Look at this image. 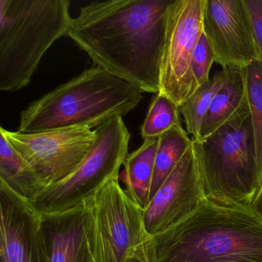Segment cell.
<instances>
[{
	"mask_svg": "<svg viewBox=\"0 0 262 262\" xmlns=\"http://www.w3.org/2000/svg\"><path fill=\"white\" fill-rule=\"evenodd\" d=\"M0 181L31 202L45 189L42 182L22 156L0 134Z\"/></svg>",
	"mask_w": 262,
	"mask_h": 262,
	"instance_id": "cell-16",
	"label": "cell"
},
{
	"mask_svg": "<svg viewBox=\"0 0 262 262\" xmlns=\"http://www.w3.org/2000/svg\"><path fill=\"white\" fill-rule=\"evenodd\" d=\"M245 70L247 95L257 151L259 184L262 179V62H252Z\"/></svg>",
	"mask_w": 262,
	"mask_h": 262,
	"instance_id": "cell-19",
	"label": "cell"
},
{
	"mask_svg": "<svg viewBox=\"0 0 262 262\" xmlns=\"http://www.w3.org/2000/svg\"><path fill=\"white\" fill-rule=\"evenodd\" d=\"M227 70L226 80L214 96L204 119L200 140L208 137L224 125L248 97L245 69Z\"/></svg>",
	"mask_w": 262,
	"mask_h": 262,
	"instance_id": "cell-14",
	"label": "cell"
},
{
	"mask_svg": "<svg viewBox=\"0 0 262 262\" xmlns=\"http://www.w3.org/2000/svg\"><path fill=\"white\" fill-rule=\"evenodd\" d=\"M262 62V0H244Z\"/></svg>",
	"mask_w": 262,
	"mask_h": 262,
	"instance_id": "cell-22",
	"label": "cell"
},
{
	"mask_svg": "<svg viewBox=\"0 0 262 262\" xmlns=\"http://www.w3.org/2000/svg\"><path fill=\"white\" fill-rule=\"evenodd\" d=\"M172 1H95L80 9L67 36L96 67L144 93L157 95L167 15Z\"/></svg>",
	"mask_w": 262,
	"mask_h": 262,
	"instance_id": "cell-1",
	"label": "cell"
},
{
	"mask_svg": "<svg viewBox=\"0 0 262 262\" xmlns=\"http://www.w3.org/2000/svg\"><path fill=\"white\" fill-rule=\"evenodd\" d=\"M152 237L157 262H262V219L243 205L207 199Z\"/></svg>",
	"mask_w": 262,
	"mask_h": 262,
	"instance_id": "cell-2",
	"label": "cell"
},
{
	"mask_svg": "<svg viewBox=\"0 0 262 262\" xmlns=\"http://www.w3.org/2000/svg\"><path fill=\"white\" fill-rule=\"evenodd\" d=\"M192 143V139L184 129L182 124L176 125L158 138L150 201L190 149Z\"/></svg>",
	"mask_w": 262,
	"mask_h": 262,
	"instance_id": "cell-17",
	"label": "cell"
},
{
	"mask_svg": "<svg viewBox=\"0 0 262 262\" xmlns=\"http://www.w3.org/2000/svg\"><path fill=\"white\" fill-rule=\"evenodd\" d=\"M193 145L207 199L250 207L258 172L248 97L224 125L205 139L193 141Z\"/></svg>",
	"mask_w": 262,
	"mask_h": 262,
	"instance_id": "cell-5",
	"label": "cell"
},
{
	"mask_svg": "<svg viewBox=\"0 0 262 262\" xmlns=\"http://www.w3.org/2000/svg\"><path fill=\"white\" fill-rule=\"evenodd\" d=\"M214 54L205 33H202L191 61V73L198 87L209 81V73L214 63Z\"/></svg>",
	"mask_w": 262,
	"mask_h": 262,
	"instance_id": "cell-21",
	"label": "cell"
},
{
	"mask_svg": "<svg viewBox=\"0 0 262 262\" xmlns=\"http://www.w3.org/2000/svg\"><path fill=\"white\" fill-rule=\"evenodd\" d=\"M95 262H128L148 234L144 208L122 188L119 176L92 197Z\"/></svg>",
	"mask_w": 262,
	"mask_h": 262,
	"instance_id": "cell-7",
	"label": "cell"
},
{
	"mask_svg": "<svg viewBox=\"0 0 262 262\" xmlns=\"http://www.w3.org/2000/svg\"><path fill=\"white\" fill-rule=\"evenodd\" d=\"M194 145L144 209L145 231L156 236L195 212L207 200Z\"/></svg>",
	"mask_w": 262,
	"mask_h": 262,
	"instance_id": "cell-11",
	"label": "cell"
},
{
	"mask_svg": "<svg viewBox=\"0 0 262 262\" xmlns=\"http://www.w3.org/2000/svg\"><path fill=\"white\" fill-rule=\"evenodd\" d=\"M203 33L222 70H243L260 61L244 0H205Z\"/></svg>",
	"mask_w": 262,
	"mask_h": 262,
	"instance_id": "cell-10",
	"label": "cell"
},
{
	"mask_svg": "<svg viewBox=\"0 0 262 262\" xmlns=\"http://www.w3.org/2000/svg\"><path fill=\"white\" fill-rule=\"evenodd\" d=\"M179 107L169 98L157 94L150 105L141 127L143 140L160 137L176 125L182 124Z\"/></svg>",
	"mask_w": 262,
	"mask_h": 262,
	"instance_id": "cell-20",
	"label": "cell"
},
{
	"mask_svg": "<svg viewBox=\"0 0 262 262\" xmlns=\"http://www.w3.org/2000/svg\"><path fill=\"white\" fill-rule=\"evenodd\" d=\"M10 145L33 168L46 188L72 174L90 152L95 129L73 127L39 133H21L0 127Z\"/></svg>",
	"mask_w": 262,
	"mask_h": 262,
	"instance_id": "cell-9",
	"label": "cell"
},
{
	"mask_svg": "<svg viewBox=\"0 0 262 262\" xmlns=\"http://www.w3.org/2000/svg\"><path fill=\"white\" fill-rule=\"evenodd\" d=\"M95 132L94 143L79 167L30 202L38 214L62 212L75 208L93 197L110 179L119 176L128 155L131 137L123 119L113 118Z\"/></svg>",
	"mask_w": 262,
	"mask_h": 262,
	"instance_id": "cell-6",
	"label": "cell"
},
{
	"mask_svg": "<svg viewBox=\"0 0 262 262\" xmlns=\"http://www.w3.org/2000/svg\"><path fill=\"white\" fill-rule=\"evenodd\" d=\"M128 262H157L154 240L148 235Z\"/></svg>",
	"mask_w": 262,
	"mask_h": 262,
	"instance_id": "cell-23",
	"label": "cell"
},
{
	"mask_svg": "<svg viewBox=\"0 0 262 262\" xmlns=\"http://www.w3.org/2000/svg\"><path fill=\"white\" fill-rule=\"evenodd\" d=\"M144 92L99 67H92L30 104L18 132L39 133L73 127L97 128L134 110Z\"/></svg>",
	"mask_w": 262,
	"mask_h": 262,
	"instance_id": "cell-3",
	"label": "cell"
},
{
	"mask_svg": "<svg viewBox=\"0 0 262 262\" xmlns=\"http://www.w3.org/2000/svg\"><path fill=\"white\" fill-rule=\"evenodd\" d=\"M0 262H47L40 216L0 181Z\"/></svg>",
	"mask_w": 262,
	"mask_h": 262,
	"instance_id": "cell-12",
	"label": "cell"
},
{
	"mask_svg": "<svg viewBox=\"0 0 262 262\" xmlns=\"http://www.w3.org/2000/svg\"><path fill=\"white\" fill-rule=\"evenodd\" d=\"M205 0H173L167 15L158 94L180 107L199 87L191 61L203 33Z\"/></svg>",
	"mask_w": 262,
	"mask_h": 262,
	"instance_id": "cell-8",
	"label": "cell"
},
{
	"mask_svg": "<svg viewBox=\"0 0 262 262\" xmlns=\"http://www.w3.org/2000/svg\"><path fill=\"white\" fill-rule=\"evenodd\" d=\"M158 138L144 140L124 162L122 180L130 197L145 209L150 202V191L154 173Z\"/></svg>",
	"mask_w": 262,
	"mask_h": 262,
	"instance_id": "cell-15",
	"label": "cell"
},
{
	"mask_svg": "<svg viewBox=\"0 0 262 262\" xmlns=\"http://www.w3.org/2000/svg\"><path fill=\"white\" fill-rule=\"evenodd\" d=\"M70 0H0V90L30 83L45 53L68 35Z\"/></svg>",
	"mask_w": 262,
	"mask_h": 262,
	"instance_id": "cell-4",
	"label": "cell"
},
{
	"mask_svg": "<svg viewBox=\"0 0 262 262\" xmlns=\"http://www.w3.org/2000/svg\"><path fill=\"white\" fill-rule=\"evenodd\" d=\"M250 208L258 217L262 219V179L259 182L257 191L251 201Z\"/></svg>",
	"mask_w": 262,
	"mask_h": 262,
	"instance_id": "cell-24",
	"label": "cell"
},
{
	"mask_svg": "<svg viewBox=\"0 0 262 262\" xmlns=\"http://www.w3.org/2000/svg\"><path fill=\"white\" fill-rule=\"evenodd\" d=\"M228 70L215 73L212 79L196 91L179 107L185 122V130L192 136L193 141H200L202 124L211 106L213 99L226 80Z\"/></svg>",
	"mask_w": 262,
	"mask_h": 262,
	"instance_id": "cell-18",
	"label": "cell"
},
{
	"mask_svg": "<svg viewBox=\"0 0 262 262\" xmlns=\"http://www.w3.org/2000/svg\"><path fill=\"white\" fill-rule=\"evenodd\" d=\"M39 216L47 262H95L92 198L67 211Z\"/></svg>",
	"mask_w": 262,
	"mask_h": 262,
	"instance_id": "cell-13",
	"label": "cell"
}]
</instances>
